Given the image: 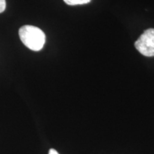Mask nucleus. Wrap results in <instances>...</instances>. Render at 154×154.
<instances>
[{"instance_id":"obj_1","label":"nucleus","mask_w":154,"mask_h":154,"mask_svg":"<svg viewBox=\"0 0 154 154\" xmlns=\"http://www.w3.org/2000/svg\"><path fill=\"white\" fill-rule=\"evenodd\" d=\"M19 35L22 43L32 51H40L46 42V36L43 31L32 25L22 26L19 30Z\"/></svg>"},{"instance_id":"obj_2","label":"nucleus","mask_w":154,"mask_h":154,"mask_svg":"<svg viewBox=\"0 0 154 154\" xmlns=\"http://www.w3.org/2000/svg\"><path fill=\"white\" fill-rule=\"evenodd\" d=\"M135 47L145 57H154V29L144 31L135 42Z\"/></svg>"},{"instance_id":"obj_3","label":"nucleus","mask_w":154,"mask_h":154,"mask_svg":"<svg viewBox=\"0 0 154 154\" xmlns=\"http://www.w3.org/2000/svg\"><path fill=\"white\" fill-rule=\"evenodd\" d=\"M91 0H63L66 5L70 6H75L79 5H85L91 2Z\"/></svg>"},{"instance_id":"obj_4","label":"nucleus","mask_w":154,"mask_h":154,"mask_svg":"<svg viewBox=\"0 0 154 154\" xmlns=\"http://www.w3.org/2000/svg\"><path fill=\"white\" fill-rule=\"evenodd\" d=\"M6 9V0H0V13H2Z\"/></svg>"},{"instance_id":"obj_5","label":"nucleus","mask_w":154,"mask_h":154,"mask_svg":"<svg viewBox=\"0 0 154 154\" xmlns=\"http://www.w3.org/2000/svg\"><path fill=\"white\" fill-rule=\"evenodd\" d=\"M49 154H59V153H58V152L56 151L55 149H51L49 150Z\"/></svg>"}]
</instances>
